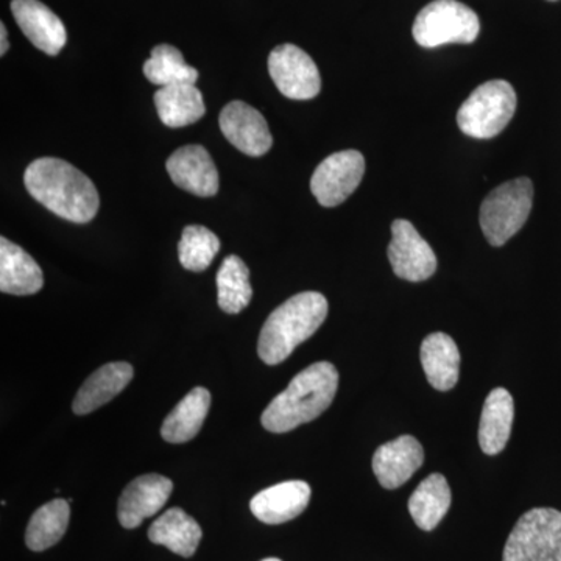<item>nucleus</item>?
Segmentation results:
<instances>
[{
    "label": "nucleus",
    "mask_w": 561,
    "mask_h": 561,
    "mask_svg": "<svg viewBox=\"0 0 561 561\" xmlns=\"http://www.w3.org/2000/svg\"><path fill=\"white\" fill-rule=\"evenodd\" d=\"M28 194L61 219L88 224L98 216L101 198L94 183L58 158H39L24 173Z\"/></svg>",
    "instance_id": "nucleus-1"
},
{
    "label": "nucleus",
    "mask_w": 561,
    "mask_h": 561,
    "mask_svg": "<svg viewBox=\"0 0 561 561\" xmlns=\"http://www.w3.org/2000/svg\"><path fill=\"white\" fill-rule=\"evenodd\" d=\"M337 387V368L330 362H316L298 373L268 404L261 416L262 426L273 434H284L319 419L334 401Z\"/></svg>",
    "instance_id": "nucleus-2"
},
{
    "label": "nucleus",
    "mask_w": 561,
    "mask_h": 561,
    "mask_svg": "<svg viewBox=\"0 0 561 561\" xmlns=\"http://www.w3.org/2000/svg\"><path fill=\"white\" fill-rule=\"evenodd\" d=\"M327 298L319 291L294 295L265 320L257 354L267 365L287 359L298 345L311 339L328 317Z\"/></svg>",
    "instance_id": "nucleus-3"
},
{
    "label": "nucleus",
    "mask_w": 561,
    "mask_h": 561,
    "mask_svg": "<svg viewBox=\"0 0 561 561\" xmlns=\"http://www.w3.org/2000/svg\"><path fill=\"white\" fill-rule=\"evenodd\" d=\"M534 206V184L526 176L507 181L486 195L481 206V228L490 245L502 247L511 241Z\"/></svg>",
    "instance_id": "nucleus-4"
},
{
    "label": "nucleus",
    "mask_w": 561,
    "mask_h": 561,
    "mask_svg": "<svg viewBox=\"0 0 561 561\" xmlns=\"http://www.w3.org/2000/svg\"><path fill=\"white\" fill-rule=\"evenodd\" d=\"M516 92L504 80L486 81L472 91L457 113V124L467 136L491 139L500 135L515 116Z\"/></svg>",
    "instance_id": "nucleus-5"
},
{
    "label": "nucleus",
    "mask_w": 561,
    "mask_h": 561,
    "mask_svg": "<svg viewBox=\"0 0 561 561\" xmlns=\"http://www.w3.org/2000/svg\"><path fill=\"white\" fill-rule=\"evenodd\" d=\"M478 14L457 0H434L413 22V38L421 47L435 49L445 44H471L478 39Z\"/></svg>",
    "instance_id": "nucleus-6"
},
{
    "label": "nucleus",
    "mask_w": 561,
    "mask_h": 561,
    "mask_svg": "<svg viewBox=\"0 0 561 561\" xmlns=\"http://www.w3.org/2000/svg\"><path fill=\"white\" fill-rule=\"evenodd\" d=\"M502 561H561V512L531 508L513 527Z\"/></svg>",
    "instance_id": "nucleus-7"
},
{
    "label": "nucleus",
    "mask_w": 561,
    "mask_h": 561,
    "mask_svg": "<svg viewBox=\"0 0 561 561\" xmlns=\"http://www.w3.org/2000/svg\"><path fill=\"white\" fill-rule=\"evenodd\" d=\"M268 72L280 94L291 101H311L321 91L319 68L294 44L275 47L268 57Z\"/></svg>",
    "instance_id": "nucleus-8"
},
{
    "label": "nucleus",
    "mask_w": 561,
    "mask_h": 561,
    "mask_svg": "<svg viewBox=\"0 0 561 561\" xmlns=\"http://www.w3.org/2000/svg\"><path fill=\"white\" fill-rule=\"evenodd\" d=\"M365 173L360 151L345 150L331 154L313 172L311 191L324 208H334L359 187Z\"/></svg>",
    "instance_id": "nucleus-9"
},
{
    "label": "nucleus",
    "mask_w": 561,
    "mask_h": 561,
    "mask_svg": "<svg viewBox=\"0 0 561 561\" xmlns=\"http://www.w3.org/2000/svg\"><path fill=\"white\" fill-rule=\"evenodd\" d=\"M387 253L398 278L420 283L430 279L437 271L434 250L409 220L398 219L391 224V242Z\"/></svg>",
    "instance_id": "nucleus-10"
},
{
    "label": "nucleus",
    "mask_w": 561,
    "mask_h": 561,
    "mask_svg": "<svg viewBox=\"0 0 561 561\" xmlns=\"http://www.w3.org/2000/svg\"><path fill=\"white\" fill-rule=\"evenodd\" d=\"M219 124L225 138L249 157H262L272 149L273 138L267 121L249 103H228L221 110Z\"/></svg>",
    "instance_id": "nucleus-11"
},
{
    "label": "nucleus",
    "mask_w": 561,
    "mask_h": 561,
    "mask_svg": "<svg viewBox=\"0 0 561 561\" xmlns=\"http://www.w3.org/2000/svg\"><path fill=\"white\" fill-rule=\"evenodd\" d=\"M173 483L161 474H144L122 491L117 518L125 529H136L144 519L157 515L168 504Z\"/></svg>",
    "instance_id": "nucleus-12"
},
{
    "label": "nucleus",
    "mask_w": 561,
    "mask_h": 561,
    "mask_svg": "<svg viewBox=\"0 0 561 561\" xmlns=\"http://www.w3.org/2000/svg\"><path fill=\"white\" fill-rule=\"evenodd\" d=\"M169 175L180 190L197 197H214L219 192V172L202 146H184L165 162Z\"/></svg>",
    "instance_id": "nucleus-13"
},
{
    "label": "nucleus",
    "mask_w": 561,
    "mask_h": 561,
    "mask_svg": "<svg viewBox=\"0 0 561 561\" xmlns=\"http://www.w3.org/2000/svg\"><path fill=\"white\" fill-rule=\"evenodd\" d=\"M11 13L36 49L55 57L66 46L68 32L65 24L39 0H13Z\"/></svg>",
    "instance_id": "nucleus-14"
},
{
    "label": "nucleus",
    "mask_w": 561,
    "mask_h": 561,
    "mask_svg": "<svg viewBox=\"0 0 561 561\" xmlns=\"http://www.w3.org/2000/svg\"><path fill=\"white\" fill-rule=\"evenodd\" d=\"M423 461L421 443L412 435H402L376 449L373 471L383 489L397 490L423 467Z\"/></svg>",
    "instance_id": "nucleus-15"
},
{
    "label": "nucleus",
    "mask_w": 561,
    "mask_h": 561,
    "mask_svg": "<svg viewBox=\"0 0 561 561\" xmlns=\"http://www.w3.org/2000/svg\"><path fill=\"white\" fill-rule=\"evenodd\" d=\"M311 501V486L305 481L276 483L260 491L250 502L251 513L261 523L284 524L300 516Z\"/></svg>",
    "instance_id": "nucleus-16"
},
{
    "label": "nucleus",
    "mask_w": 561,
    "mask_h": 561,
    "mask_svg": "<svg viewBox=\"0 0 561 561\" xmlns=\"http://www.w3.org/2000/svg\"><path fill=\"white\" fill-rule=\"evenodd\" d=\"M133 367L128 362H111L92 373L77 391L72 402L76 415H88L108 404L131 382Z\"/></svg>",
    "instance_id": "nucleus-17"
},
{
    "label": "nucleus",
    "mask_w": 561,
    "mask_h": 561,
    "mask_svg": "<svg viewBox=\"0 0 561 561\" xmlns=\"http://www.w3.org/2000/svg\"><path fill=\"white\" fill-rule=\"evenodd\" d=\"M43 286V271L31 254L9 239H0V290L25 297L36 294Z\"/></svg>",
    "instance_id": "nucleus-18"
},
{
    "label": "nucleus",
    "mask_w": 561,
    "mask_h": 561,
    "mask_svg": "<svg viewBox=\"0 0 561 561\" xmlns=\"http://www.w3.org/2000/svg\"><path fill=\"white\" fill-rule=\"evenodd\" d=\"M515 402L511 391L494 389L483 404L481 424H479V445L486 456H496L504 451L511 438Z\"/></svg>",
    "instance_id": "nucleus-19"
},
{
    "label": "nucleus",
    "mask_w": 561,
    "mask_h": 561,
    "mask_svg": "<svg viewBox=\"0 0 561 561\" xmlns=\"http://www.w3.org/2000/svg\"><path fill=\"white\" fill-rule=\"evenodd\" d=\"M421 364L434 389L448 391L459 382L460 353L445 332H434L421 345Z\"/></svg>",
    "instance_id": "nucleus-20"
},
{
    "label": "nucleus",
    "mask_w": 561,
    "mask_h": 561,
    "mask_svg": "<svg viewBox=\"0 0 561 561\" xmlns=\"http://www.w3.org/2000/svg\"><path fill=\"white\" fill-rule=\"evenodd\" d=\"M202 527L186 512L179 507L169 508L151 524L149 540L154 545L165 546L176 556L190 559L197 551L202 541Z\"/></svg>",
    "instance_id": "nucleus-21"
},
{
    "label": "nucleus",
    "mask_w": 561,
    "mask_h": 561,
    "mask_svg": "<svg viewBox=\"0 0 561 561\" xmlns=\"http://www.w3.org/2000/svg\"><path fill=\"white\" fill-rule=\"evenodd\" d=\"M154 106L162 124L169 128L187 127L206 113L202 92L195 84H175L154 92Z\"/></svg>",
    "instance_id": "nucleus-22"
},
{
    "label": "nucleus",
    "mask_w": 561,
    "mask_h": 561,
    "mask_svg": "<svg viewBox=\"0 0 561 561\" xmlns=\"http://www.w3.org/2000/svg\"><path fill=\"white\" fill-rule=\"evenodd\" d=\"M210 393L195 387L175 405L161 426V437L169 443H186L197 437L208 416Z\"/></svg>",
    "instance_id": "nucleus-23"
},
{
    "label": "nucleus",
    "mask_w": 561,
    "mask_h": 561,
    "mask_svg": "<svg viewBox=\"0 0 561 561\" xmlns=\"http://www.w3.org/2000/svg\"><path fill=\"white\" fill-rule=\"evenodd\" d=\"M451 489L445 476L434 472L413 491L409 512L421 530H434L451 507Z\"/></svg>",
    "instance_id": "nucleus-24"
},
{
    "label": "nucleus",
    "mask_w": 561,
    "mask_h": 561,
    "mask_svg": "<svg viewBox=\"0 0 561 561\" xmlns=\"http://www.w3.org/2000/svg\"><path fill=\"white\" fill-rule=\"evenodd\" d=\"M70 519L69 502L65 500L50 501L43 505L28 523L25 531V542L28 549L35 552H43L65 537Z\"/></svg>",
    "instance_id": "nucleus-25"
},
{
    "label": "nucleus",
    "mask_w": 561,
    "mask_h": 561,
    "mask_svg": "<svg viewBox=\"0 0 561 561\" xmlns=\"http://www.w3.org/2000/svg\"><path fill=\"white\" fill-rule=\"evenodd\" d=\"M217 295L221 311L227 313L242 312L253 298L250 284V271L239 256L225 257L217 272Z\"/></svg>",
    "instance_id": "nucleus-26"
},
{
    "label": "nucleus",
    "mask_w": 561,
    "mask_h": 561,
    "mask_svg": "<svg viewBox=\"0 0 561 561\" xmlns=\"http://www.w3.org/2000/svg\"><path fill=\"white\" fill-rule=\"evenodd\" d=\"M144 76L157 87L195 84L198 70L184 61L183 54L169 44H160L151 50V57L144 62Z\"/></svg>",
    "instance_id": "nucleus-27"
},
{
    "label": "nucleus",
    "mask_w": 561,
    "mask_h": 561,
    "mask_svg": "<svg viewBox=\"0 0 561 561\" xmlns=\"http://www.w3.org/2000/svg\"><path fill=\"white\" fill-rule=\"evenodd\" d=\"M220 241L213 231L201 225L184 228L179 243V257L186 271L201 273L213 264L219 254Z\"/></svg>",
    "instance_id": "nucleus-28"
},
{
    "label": "nucleus",
    "mask_w": 561,
    "mask_h": 561,
    "mask_svg": "<svg viewBox=\"0 0 561 561\" xmlns=\"http://www.w3.org/2000/svg\"><path fill=\"white\" fill-rule=\"evenodd\" d=\"M9 50V38H7L5 24H0V55H5Z\"/></svg>",
    "instance_id": "nucleus-29"
},
{
    "label": "nucleus",
    "mask_w": 561,
    "mask_h": 561,
    "mask_svg": "<svg viewBox=\"0 0 561 561\" xmlns=\"http://www.w3.org/2000/svg\"><path fill=\"white\" fill-rule=\"evenodd\" d=\"M262 561H280L279 559H265V560H262Z\"/></svg>",
    "instance_id": "nucleus-30"
},
{
    "label": "nucleus",
    "mask_w": 561,
    "mask_h": 561,
    "mask_svg": "<svg viewBox=\"0 0 561 561\" xmlns=\"http://www.w3.org/2000/svg\"><path fill=\"white\" fill-rule=\"evenodd\" d=\"M551 2H556V0H551Z\"/></svg>",
    "instance_id": "nucleus-31"
}]
</instances>
